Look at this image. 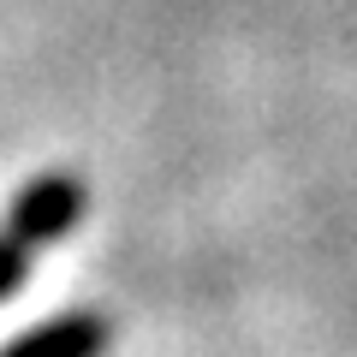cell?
<instances>
[{"mask_svg":"<svg viewBox=\"0 0 357 357\" xmlns=\"http://www.w3.org/2000/svg\"><path fill=\"white\" fill-rule=\"evenodd\" d=\"M107 345H114V328H107V316L72 310V316L36 321V328L18 333L13 345H0V357H102Z\"/></svg>","mask_w":357,"mask_h":357,"instance_id":"7a4b0ae2","label":"cell"},{"mask_svg":"<svg viewBox=\"0 0 357 357\" xmlns=\"http://www.w3.org/2000/svg\"><path fill=\"white\" fill-rule=\"evenodd\" d=\"M77 220H84V185L72 173H42L13 197L6 238L24 244V250H42V244H60Z\"/></svg>","mask_w":357,"mask_h":357,"instance_id":"6da1fadb","label":"cell"},{"mask_svg":"<svg viewBox=\"0 0 357 357\" xmlns=\"http://www.w3.org/2000/svg\"><path fill=\"white\" fill-rule=\"evenodd\" d=\"M24 262H30V250L24 244H13V238H0V304L24 286Z\"/></svg>","mask_w":357,"mask_h":357,"instance_id":"3957f363","label":"cell"}]
</instances>
